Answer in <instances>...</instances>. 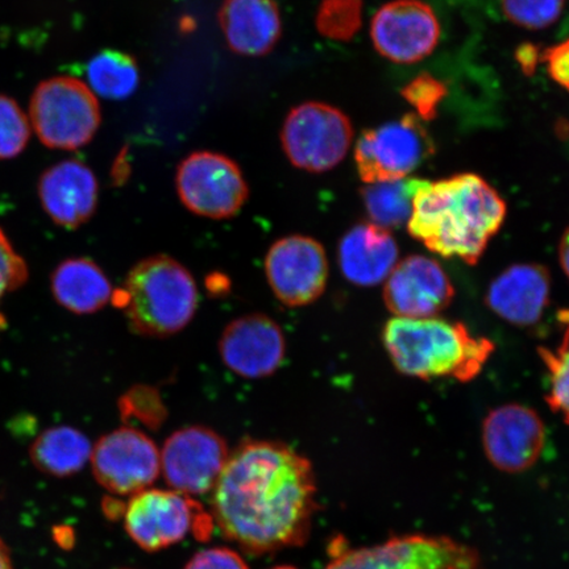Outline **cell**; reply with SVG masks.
<instances>
[{
    "label": "cell",
    "instance_id": "12",
    "mask_svg": "<svg viewBox=\"0 0 569 569\" xmlns=\"http://www.w3.org/2000/svg\"><path fill=\"white\" fill-rule=\"evenodd\" d=\"M329 273L323 246L305 234L277 240L267 253L269 288L288 308H302L318 301L325 293Z\"/></svg>",
    "mask_w": 569,
    "mask_h": 569
},
{
    "label": "cell",
    "instance_id": "4",
    "mask_svg": "<svg viewBox=\"0 0 569 569\" xmlns=\"http://www.w3.org/2000/svg\"><path fill=\"white\" fill-rule=\"evenodd\" d=\"M112 301L124 310L128 325L138 336L168 338L193 320L199 296L188 268L168 254H153L130 270Z\"/></svg>",
    "mask_w": 569,
    "mask_h": 569
},
{
    "label": "cell",
    "instance_id": "19",
    "mask_svg": "<svg viewBox=\"0 0 569 569\" xmlns=\"http://www.w3.org/2000/svg\"><path fill=\"white\" fill-rule=\"evenodd\" d=\"M98 193L94 173L78 160L56 163L39 181L42 209L56 224L68 230L78 229L94 216Z\"/></svg>",
    "mask_w": 569,
    "mask_h": 569
},
{
    "label": "cell",
    "instance_id": "32",
    "mask_svg": "<svg viewBox=\"0 0 569 569\" xmlns=\"http://www.w3.org/2000/svg\"><path fill=\"white\" fill-rule=\"evenodd\" d=\"M27 280V262L13 248L4 231L0 229V305L7 295L23 287ZM2 327H4V317L0 312V329Z\"/></svg>",
    "mask_w": 569,
    "mask_h": 569
},
{
    "label": "cell",
    "instance_id": "11",
    "mask_svg": "<svg viewBox=\"0 0 569 569\" xmlns=\"http://www.w3.org/2000/svg\"><path fill=\"white\" fill-rule=\"evenodd\" d=\"M229 458V446L217 431L206 426H188L163 443L161 475L169 489L194 498L212 493Z\"/></svg>",
    "mask_w": 569,
    "mask_h": 569
},
{
    "label": "cell",
    "instance_id": "15",
    "mask_svg": "<svg viewBox=\"0 0 569 569\" xmlns=\"http://www.w3.org/2000/svg\"><path fill=\"white\" fill-rule=\"evenodd\" d=\"M482 447L492 465L507 473L528 471L542 455L546 427L536 410L508 403L489 412L482 423Z\"/></svg>",
    "mask_w": 569,
    "mask_h": 569
},
{
    "label": "cell",
    "instance_id": "14",
    "mask_svg": "<svg viewBox=\"0 0 569 569\" xmlns=\"http://www.w3.org/2000/svg\"><path fill=\"white\" fill-rule=\"evenodd\" d=\"M371 38L376 51L395 63H416L437 48L440 24L422 0H393L375 13Z\"/></svg>",
    "mask_w": 569,
    "mask_h": 569
},
{
    "label": "cell",
    "instance_id": "8",
    "mask_svg": "<svg viewBox=\"0 0 569 569\" xmlns=\"http://www.w3.org/2000/svg\"><path fill=\"white\" fill-rule=\"evenodd\" d=\"M436 152V144L416 113H408L361 133L355 162L367 184L405 180Z\"/></svg>",
    "mask_w": 569,
    "mask_h": 569
},
{
    "label": "cell",
    "instance_id": "17",
    "mask_svg": "<svg viewBox=\"0 0 569 569\" xmlns=\"http://www.w3.org/2000/svg\"><path fill=\"white\" fill-rule=\"evenodd\" d=\"M220 358L231 372L247 380L266 379L282 367L287 339L279 323L266 315H248L226 326Z\"/></svg>",
    "mask_w": 569,
    "mask_h": 569
},
{
    "label": "cell",
    "instance_id": "18",
    "mask_svg": "<svg viewBox=\"0 0 569 569\" xmlns=\"http://www.w3.org/2000/svg\"><path fill=\"white\" fill-rule=\"evenodd\" d=\"M551 276L540 264H516L490 282L486 303L497 317L517 327L539 322L549 308Z\"/></svg>",
    "mask_w": 569,
    "mask_h": 569
},
{
    "label": "cell",
    "instance_id": "7",
    "mask_svg": "<svg viewBox=\"0 0 569 569\" xmlns=\"http://www.w3.org/2000/svg\"><path fill=\"white\" fill-rule=\"evenodd\" d=\"M323 569H481V558L459 540L409 533L341 551Z\"/></svg>",
    "mask_w": 569,
    "mask_h": 569
},
{
    "label": "cell",
    "instance_id": "34",
    "mask_svg": "<svg viewBox=\"0 0 569 569\" xmlns=\"http://www.w3.org/2000/svg\"><path fill=\"white\" fill-rule=\"evenodd\" d=\"M542 62L546 63L551 80L569 92V38L545 49Z\"/></svg>",
    "mask_w": 569,
    "mask_h": 569
},
{
    "label": "cell",
    "instance_id": "27",
    "mask_svg": "<svg viewBox=\"0 0 569 569\" xmlns=\"http://www.w3.org/2000/svg\"><path fill=\"white\" fill-rule=\"evenodd\" d=\"M362 21V0H322L317 11V30L333 41H350Z\"/></svg>",
    "mask_w": 569,
    "mask_h": 569
},
{
    "label": "cell",
    "instance_id": "10",
    "mask_svg": "<svg viewBox=\"0 0 569 569\" xmlns=\"http://www.w3.org/2000/svg\"><path fill=\"white\" fill-rule=\"evenodd\" d=\"M90 465L99 486L113 496L144 492L161 475L158 446L133 426L120 427L99 439Z\"/></svg>",
    "mask_w": 569,
    "mask_h": 569
},
{
    "label": "cell",
    "instance_id": "6",
    "mask_svg": "<svg viewBox=\"0 0 569 569\" xmlns=\"http://www.w3.org/2000/svg\"><path fill=\"white\" fill-rule=\"evenodd\" d=\"M353 139L350 118L337 107L306 102L288 113L281 141L288 159L298 169L323 173L345 160Z\"/></svg>",
    "mask_w": 569,
    "mask_h": 569
},
{
    "label": "cell",
    "instance_id": "31",
    "mask_svg": "<svg viewBox=\"0 0 569 569\" xmlns=\"http://www.w3.org/2000/svg\"><path fill=\"white\" fill-rule=\"evenodd\" d=\"M401 96L419 119L430 122L438 117L439 106L447 97V87L432 74L421 73L401 90Z\"/></svg>",
    "mask_w": 569,
    "mask_h": 569
},
{
    "label": "cell",
    "instance_id": "33",
    "mask_svg": "<svg viewBox=\"0 0 569 569\" xmlns=\"http://www.w3.org/2000/svg\"><path fill=\"white\" fill-rule=\"evenodd\" d=\"M184 569H249L241 555L227 547H211L199 551Z\"/></svg>",
    "mask_w": 569,
    "mask_h": 569
},
{
    "label": "cell",
    "instance_id": "3",
    "mask_svg": "<svg viewBox=\"0 0 569 569\" xmlns=\"http://www.w3.org/2000/svg\"><path fill=\"white\" fill-rule=\"evenodd\" d=\"M382 343L397 371L419 380L472 381L495 351L489 339L476 338L465 325L438 317L390 319Z\"/></svg>",
    "mask_w": 569,
    "mask_h": 569
},
{
    "label": "cell",
    "instance_id": "1",
    "mask_svg": "<svg viewBox=\"0 0 569 569\" xmlns=\"http://www.w3.org/2000/svg\"><path fill=\"white\" fill-rule=\"evenodd\" d=\"M311 462L272 440H248L230 453L212 490V519L227 539L260 555L302 546L317 513Z\"/></svg>",
    "mask_w": 569,
    "mask_h": 569
},
{
    "label": "cell",
    "instance_id": "29",
    "mask_svg": "<svg viewBox=\"0 0 569 569\" xmlns=\"http://www.w3.org/2000/svg\"><path fill=\"white\" fill-rule=\"evenodd\" d=\"M31 138V124L12 98L0 96V160L16 159Z\"/></svg>",
    "mask_w": 569,
    "mask_h": 569
},
{
    "label": "cell",
    "instance_id": "22",
    "mask_svg": "<svg viewBox=\"0 0 569 569\" xmlns=\"http://www.w3.org/2000/svg\"><path fill=\"white\" fill-rule=\"evenodd\" d=\"M51 288L54 300L73 315H96L112 301L109 277L88 258H71L57 266Z\"/></svg>",
    "mask_w": 569,
    "mask_h": 569
},
{
    "label": "cell",
    "instance_id": "25",
    "mask_svg": "<svg viewBox=\"0 0 569 569\" xmlns=\"http://www.w3.org/2000/svg\"><path fill=\"white\" fill-rule=\"evenodd\" d=\"M87 73L91 91L112 101L131 97L139 87L137 61L132 56L112 49L92 57Z\"/></svg>",
    "mask_w": 569,
    "mask_h": 569
},
{
    "label": "cell",
    "instance_id": "16",
    "mask_svg": "<svg viewBox=\"0 0 569 569\" xmlns=\"http://www.w3.org/2000/svg\"><path fill=\"white\" fill-rule=\"evenodd\" d=\"M453 284L437 260L411 254L383 282V302L396 318H437L451 305Z\"/></svg>",
    "mask_w": 569,
    "mask_h": 569
},
{
    "label": "cell",
    "instance_id": "5",
    "mask_svg": "<svg viewBox=\"0 0 569 569\" xmlns=\"http://www.w3.org/2000/svg\"><path fill=\"white\" fill-rule=\"evenodd\" d=\"M94 92L74 77H53L34 89L30 120L48 148L74 151L89 144L101 126Z\"/></svg>",
    "mask_w": 569,
    "mask_h": 569
},
{
    "label": "cell",
    "instance_id": "21",
    "mask_svg": "<svg viewBox=\"0 0 569 569\" xmlns=\"http://www.w3.org/2000/svg\"><path fill=\"white\" fill-rule=\"evenodd\" d=\"M219 24L231 51L249 57L268 54L282 33L276 0H224Z\"/></svg>",
    "mask_w": 569,
    "mask_h": 569
},
{
    "label": "cell",
    "instance_id": "9",
    "mask_svg": "<svg viewBox=\"0 0 569 569\" xmlns=\"http://www.w3.org/2000/svg\"><path fill=\"white\" fill-rule=\"evenodd\" d=\"M184 208L209 219H229L243 209L249 189L237 162L216 152H194L177 170Z\"/></svg>",
    "mask_w": 569,
    "mask_h": 569
},
{
    "label": "cell",
    "instance_id": "30",
    "mask_svg": "<svg viewBox=\"0 0 569 569\" xmlns=\"http://www.w3.org/2000/svg\"><path fill=\"white\" fill-rule=\"evenodd\" d=\"M566 0H501L505 17L526 30H545L559 20Z\"/></svg>",
    "mask_w": 569,
    "mask_h": 569
},
{
    "label": "cell",
    "instance_id": "37",
    "mask_svg": "<svg viewBox=\"0 0 569 569\" xmlns=\"http://www.w3.org/2000/svg\"><path fill=\"white\" fill-rule=\"evenodd\" d=\"M0 569H16L12 563L9 547L0 538Z\"/></svg>",
    "mask_w": 569,
    "mask_h": 569
},
{
    "label": "cell",
    "instance_id": "38",
    "mask_svg": "<svg viewBox=\"0 0 569 569\" xmlns=\"http://www.w3.org/2000/svg\"><path fill=\"white\" fill-rule=\"evenodd\" d=\"M269 569H298V568L291 567V566H277V567L269 568Z\"/></svg>",
    "mask_w": 569,
    "mask_h": 569
},
{
    "label": "cell",
    "instance_id": "36",
    "mask_svg": "<svg viewBox=\"0 0 569 569\" xmlns=\"http://www.w3.org/2000/svg\"><path fill=\"white\" fill-rule=\"evenodd\" d=\"M559 261L561 269H563V272L569 280V227L565 233L561 234L559 243Z\"/></svg>",
    "mask_w": 569,
    "mask_h": 569
},
{
    "label": "cell",
    "instance_id": "2",
    "mask_svg": "<svg viewBox=\"0 0 569 569\" xmlns=\"http://www.w3.org/2000/svg\"><path fill=\"white\" fill-rule=\"evenodd\" d=\"M505 217L507 203L498 191L482 177L462 173L419 181L408 231L430 252L476 266Z\"/></svg>",
    "mask_w": 569,
    "mask_h": 569
},
{
    "label": "cell",
    "instance_id": "13",
    "mask_svg": "<svg viewBox=\"0 0 569 569\" xmlns=\"http://www.w3.org/2000/svg\"><path fill=\"white\" fill-rule=\"evenodd\" d=\"M123 516L128 536L149 552L180 543L197 528L201 517L194 498L154 488L130 497Z\"/></svg>",
    "mask_w": 569,
    "mask_h": 569
},
{
    "label": "cell",
    "instance_id": "20",
    "mask_svg": "<svg viewBox=\"0 0 569 569\" xmlns=\"http://www.w3.org/2000/svg\"><path fill=\"white\" fill-rule=\"evenodd\" d=\"M338 260L341 273L356 287H376L398 264V247L389 230L361 223L341 238Z\"/></svg>",
    "mask_w": 569,
    "mask_h": 569
},
{
    "label": "cell",
    "instance_id": "28",
    "mask_svg": "<svg viewBox=\"0 0 569 569\" xmlns=\"http://www.w3.org/2000/svg\"><path fill=\"white\" fill-rule=\"evenodd\" d=\"M120 417L127 423L138 422L148 430H159L166 423L168 409L160 391L149 386H134L119 398Z\"/></svg>",
    "mask_w": 569,
    "mask_h": 569
},
{
    "label": "cell",
    "instance_id": "23",
    "mask_svg": "<svg viewBox=\"0 0 569 569\" xmlns=\"http://www.w3.org/2000/svg\"><path fill=\"white\" fill-rule=\"evenodd\" d=\"M92 447L83 432L70 426H56L41 432L31 446L32 465L52 478H69L90 462Z\"/></svg>",
    "mask_w": 569,
    "mask_h": 569
},
{
    "label": "cell",
    "instance_id": "26",
    "mask_svg": "<svg viewBox=\"0 0 569 569\" xmlns=\"http://www.w3.org/2000/svg\"><path fill=\"white\" fill-rule=\"evenodd\" d=\"M561 340L553 348L538 347L540 360L549 373L546 402L569 425V309L559 311Z\"/></svg>",
    "mask_w": 569,
    "mask_h": 569
},
{
    "label": "cell",
    "instance_id": "24",
    "mask_svg": "<svg viewBox=\"0 0 569 569\" xmlns=\"http://www.w3.org/2000/svg\"><path fill=\"white\" fill-rule=\"evenodd\" d=\"M418 178L366 184L361 189L362 203L372 224L381 229H397L409 222Z\"/></svg>",
    "mask_w": 569,
    "mask_h": 569
},
{
    "label": "cell",
    "instance_id": "35",
    "mask_svg": "<svg viewBox=\"0 0 569 569\" xmlns=\"http://www.w3.org/2000/svg\"><path fill=\"white\" fill-rule=\"evenodd\" d=\"M542 52L543 51H540V48L532 44V42H523V44L517 48L516 60L525 76L536 73L538 63L542 62Z\"/></svg>",
    "mask_w": 569,
    "mask_h": 569
}]
</instances>
